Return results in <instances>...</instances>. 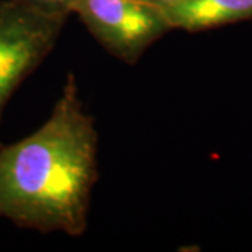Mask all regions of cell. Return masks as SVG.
<instances>
[{
  "instance_id": "6da1fadb",
  "label": "cell",
  "mask_w": 252,
  "mask_h": 252,
  "mask_svg": "<svg viewBox=\"0 0 252 252\" xmlns=\"http://www.w3.org/2000/svg\"><path fill=\"white\" fill-rule=\"evenodd\" d=\"M98 135L69 73L49 118L0 147V217L41 233L80 237L98 178Z\"/></svg>"
},
{
  "instance_id": "7a4b0ae2",
  "label": "cell",
  "mask_w": 252,
  "mask_h": 252,
  "mask_svg": "<svg viewBox=\"0 0 252 252\" xmlns=\"http://www.w3.org/2000/svg\"><path fill=\"white\" fill-rule=\"evenodd\" d=\"M66 20L23 0H0V119L20 84L54 49Z\"/></svg>"
},
{
  "instance_id": "3957f363",
  "label": "cell",
  "mask_w": 252,
  "mask_h": 252,
  "mask_svg": "<svg viewBox=\"0 0 252 252\" xmlns=\"http://www.w3.org/2000/svg\"><path fill=\"white\" fill-rule=\"evenodd\" d=\"M72 13L99 45L127 64L172 30L161 9L142 0H76Z\"/></svg>"
},
{
  "instance_id": "277c9868",
  "label": "cell",
  "mask_w": 252,
  "mask_h": 252,
  "mask_svg": "<svg viewBox=\"0 0 252 252\" xmlns=\"http://www.w3.org/2000/svg\"><path fill=\"white\" fill-rule=\"evenodd\" d=\"M164 13L172 30L198 32L252 20V0H187Z\"/></svg>"
},
{
  "instance_id": "5b68a950",
  "label": "cell",
  "mask_w": 252,
  "mask_h": 252,
  "mask_svg": "<svg viewBox=\"0 0 252 252\" xmlns=\"http://www.w3.org/2000/svg\"><path fill=\"white\" fill-rule=\"evenodd\" d=\"M23 1L49 14H64V16L72 14L73 4L76 3V0H23Z\"/></svg>"
},
{
  "instance_id": "8992f818",
  "label": "cell",
  "mask_w": 252,
  "mask_h": 252,
  "mask_svg": "<svg viewBox=\"0 0 252 252\" xmlns=\"http://www.w3.org/2000/svg\"><path fill=\"white\" fill-rule=\"evenodd\" d=\"M142 1L149 3V4H152L154 7H158V9H161L162 11H165V10L172 9V7L178 6V4L187 1V0H142Z\"/></svg>"
}]
</instances>
